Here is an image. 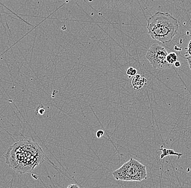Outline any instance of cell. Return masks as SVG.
<instances>
[{
  "label": "cell",
  "mask_w": 191,
  "mask_h": 188,
  "mask_svg": "<svg viewBox=\"0 0 191 188\" xmlns=\"http://www.w3.org/2000/svg\"><path fill=\"white\" fill-rule=\"evenodd\" d=\"M45 154L35 142L22 140L9 148L5 154L6 162L9 167L21 174L33 171L43 163Z\"/></svg>",
  "instance_id": "6da1fadb"
},
{
  "label": "cell",
  "mask_w": 191,
  "mask_h": 188,
  "mask_svg": "<svg viewBox=\"0 0 191 188\" xmlns=\"http://www.w3.org/2000/svg\"><path fill=\"white\" fill-rule=\"evenodd\" d=\"M148 33L155 40L162 43L170 42L177 34L178 21L168 12H156L147 20Z\"/></svg>",
  "instance_id": "7a4b0ae2"
},
{
  "label": "cell",
  "mask_w": 191,
  "mask_h": 188,
  "mask_svg": "<svg viewBox=\"0 0 191 188\" xmlns=\"http://www.w3.org/2000/svg\"><path fill=\"white\" fill-rule=\"evenodd\" d=\"M113 175L116 180L141 182L147 178V172L145 166L131 158L121 168L113 171Z\"/></svg>",
  "instance_id": "3957f363"
},
{
  "label": "cell",
  "mask_w": 191,
  "mask_h": 188,
  "mask_svg": "<svg viewBox=\"0 0 191 188\" xmlns=\"http://www.w3.org/2000/svg\"><path fill=\"white\" fill-rule=\"evenodd\" d=\"M167 55L168 53L163 47L159 43H155L152 45L148 50L145 57L154 68L166 69L170 68L172 66L167 61Z\"/></svg>",
  "instance_id": "277c9868"
},
{
  "label": "cell",
  "mask_w": 191,
  "mask_h": 188,
  "mask_svg": "<svg viewBox=\"0 0 191 188\" xmlns=\"http://www.w3.org/2000/svg\"><path fill=\"white\" fill-rule=\"evenodd\" d=\"M147 80L145 77L140 74H136L133 78L131 84L134 90H140L147 84Z\"/></svg>",
  "instance_id": "5b68a950"
},
{
  "label": "cell",
  "mask_w": 191,
  "mask_h": 188,
  "mask_svg": "<svg viewBox=\"0 0 191 188\" xmlns=\"http://www.w3.org/2000/svg\"><path fill=\"white\" fill-rule=\"evenodd\" d=\"M160 150L162 152V154L160 156V159H163L165 157L168 156H177L178 157V159H179L180 157L182 156V154L176 152L172 149H167L166 148H163L162 146V148L160 149Z\"/></svg>",
  "instance_id": "8992f818"
},
{
  "label": "cell",
  "mask_w": 191,
  "mask_h": 188,
  "mask_svg": "<svg viewBox=\"0 0 191 188\" xmlns=\"http://www.w3.org/2000/svg\"><path fill=\"white\" fill-rule=\"evenodd\" d=\"M167 61L169 64L173 65L178 61V55L175 52H172L168 53L166 58Z\"/></svg>",
  "instance_id": "52a82bcc"
},
{
  "label": "cell",
  "mask_w": 191,
  "mask_h": 188,
  "mask_svg": "<svg viewBox=\"0 0 191 188\" xmlns=\"http://www.w3.org/2000/svg\"><path fill=\"white\" fill-rule=\"evenodd\" d=\"M137 73V70L133 67H130L127 70V74L128 75V77L130 78L131 77H134Z\"/></svg>",
  "instance_id": "ba28073f"
},
{
  "label": "cell",
  "mask_w": 191,
  "mask_h": 188,
  "mask_svg": "<svg viewBox=\"0 0 191 188\" xmlns=\"http://www.w3.org/2000/svg\"><path fill=\"white\" fill-rule=\"evenodd\" d=\"M104 134V132L103 130H99L96 133V136L98 138H101Z\"/></svg>",
  "instance_id": "9c48e42d"
},
{
  "label": "cell",
  "mask_w": 191,
  "mask_h": 188,
  "mask_svg": "<svg viewBox=\"0 0 191 188\" xmlns=\"http://www.w3.org/2000/svg\"><path fill=\"white\" fill-rule=\"evenodd\" d=\"M187 54L189 55H191V39L190 43L188 44V47H187Z\"/></svg>",
  "instance_id": "30bf717a"
},
{
  "label": "cell",
  "mask_w": 191,
  "mask_h": 188,
  "mask_svg": "<svg viewBox=\"0 0 191 188\" xmlns=\"http://www.w3.org/2000/svg\"><path fill=\"white\" fill-rule=\"evenodd\" d=\"M186 59H187V61L188 62L190 70H191V55H188V56L186 58Z\"/></svg>",
  "instance_id": "8fae6325"
},
{
  "label": "cell",
  "mask_w": 191,
  "mask_h": 188,
  "mask_svg": "<svg viewBox=\"0 0 191 188\" xmlns=\"http://www.w3.org/2000/svg\"><path fill=\"white\" fill-rule=\"evenodd\" d=\"M67 188H80V187L77 184H73L69 185Z\"/></svg>",
  "instance_id": "7c38bea8"
},
{
  "label": "cell",
  "mask_w": 191,
  "mask_h": 188,
  "mask_svg": "<svg viewBox=\"0 0 191 188\" xmlns=\"http://www.w3.org/2000/svg\"><path fill=\"white\" fill-rule=\"evenodd\" d=\"M45 112V109H43V108H40L39 110H38V113H39L41 115H43V113Z\"/></svg>",
  "instance_id": "4fadbf2b"
},
{
  "label": "cell",
  "mask_w": 191,
  "mask_h": 188,
  "mask_svg": "<svg viewBox=\"0 0 191 188\" xmlns=\"http://www.w3.org/2000/svg\"><path fill=\"white\" fill-rule=\"evenodd\" d=\"M174 66L176 67H179L181 66V63H180V62L179 61H177V62H175V64H174Z\"/></svg>",
  "instance_id": "5bb4252c"
}]
</instances>
